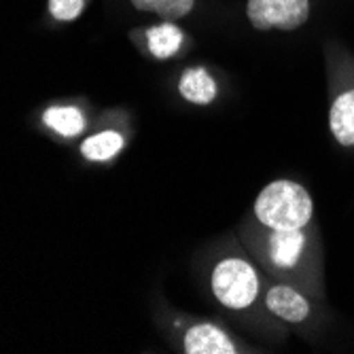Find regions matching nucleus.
<instances>
[{"label":"nucleus","mask_w":354,"mask_h":354,"mask_svg":"<svg viewBox=\"0 0 354 354\" xmlns=\"http://www.w3.org/2000/svg\"><path fill=\"white\" fill-rule=\"evenodd\" d=\"M234 232L266 274L327 301L323 234L306 185L293 178L268 183Z\"/></svg>","instance_id":"f257e3e1"},{"label":"nucleus","mask_w":354,"mask_h":354,"mask_svg":"<svg viewBox=\"0 0 354 354\" xmlns=\"http://www.w3.org/2000/svg\"><path fill=\"white\" fill-rule=\"evenodd\" d=\"M198 270L210 301L223 312L254 333L276 342L286 339L291 329L276 320L263 304L266 270L252 259L236 232L206 248Z\"/></svg>","instance_id":"f03ea898"},{"label":"nucleus","mask_w":354,"mask_h":354,"mask_svg":"<svg viewBox=\"0 0 354 354\" xmlns=\"http://www.w3.org/2000/svg\"><path fill=\"white\" fill-rule=\"evenodd\" d=\"M157 325L176 352L183 354H254L261 352L232 333L221 320L202 318L162 306L157 312Z\"/></svg>","instance_id":"7ed1b4c3"},{"label":"nucleus","mask_w":354,"mask_h":354,"mask_svg":"<svg viewBox=\"0 0 354 354\" xmlns=\"http://www.w3.org/2000/svg\"><path fill=\"white\" fill-rule=\"evenodd\" d=\"M263 304L276 320H280L291 331H297L306 339H314L331 323L333 316L327 308V301L310 295L297 284L274 278L270 274H266Z\"/></svg>","instance_id":"20e7f679"},{"label":"nucleus","mask_w":354,"mask_h":354,"mask_svg":"<svg viewBox=\"0 0 354 354\" xmlns=\"http://www.w3.org/2000/svg\"><path fill=\"white\" fill-rule=\"evenodd\" d=\"M329 132L342 149H354V55L337 41L325 45Z\"/></svg>","instance_id":"39448f33"},{"label":"nucleus","mask_w":354,"mask_h":354,"mask_svg":"<svg viewBox=\"0 0 354 354\" xmlns=\"http://www.w3.org/2000/svg\"><path fill=\"white\" fill-rule=\"evenodd\" d=\"M244 13L248 24L259 32H293L308 24L312 0H246Z\"/></svg>","instance_id":"423d86ee"},{"label":"nucleus","mask_w":354,"mask_h":354,"mask_svg":"<svg viewBox=\"0 0 354 354\" xmlns=\"http://www.w3.org/2000/svg\"><path fill=\"white\" fill-rule=\"evenodd\" d=\"M134 41L145 49V53L153 59H170L178 55L187 43V35L183 28L176 26V21L162 19L155 26H147L134 35Z\"/></svg>","instance_id":"0eeeda50"},{"label":"nucleus","mask_w":354,"mask_h":354,"mask_svg":"<svg viewBox=\"0 0 354 354\" xmlns=\"http://www.w3.org/2000/svg\"><path fill=\"white\" fill-rule=\"evenodd\" d=\"M127 140H130L127 127L106 125L81 140L79 155L89 164H109L121 155V151L127 147Z\"/></svg>","instance_id":"6e6552de"},{"label":"nucleus","mask_w":354,"mask_h":354,"mask_svg":"<svg viewBox=\"0 0 354 354\" xmlns=\"http://www.w3.org/2000/svg\"><path fill=\"white\" fill-rule=\"evenodd\" d=\"M41 123L43 127L59 138H77L87 130V111L77 104V102H62V104H51L41 113Z\"/></svg>","instance_id":"1a4fd4ad"},{"label":"nucleus","mask_w":354,"mask_h":354,"mask_svg":"<svg viewBox=\"0 0 354 354\" xmlns=\"http://www.w3.org/2000/svg\"><path fill=\"white\" fill-rule=\"evenodd\" d=\"M178 95L196 106H208L218 98V83L204 66H189L180 73L176 83Z\"/></svg>","instance_id":"9d476101"},{"label":"nucleus","mask_w":354,"mask_h":354,"mask_svg":"<svg viewBox=\"0 0 354 354\" xmlns=\"http://www.w3.org/2000/svg\"><path fill=\"white\" fill-rule=\"evenodd\" d=\"M196 3L198 0H130V5L136 11L168 21H178L191 15V11L196 9Z\"/></svg>","instance_id":"9b49d317"},{"label":"nucleus","mask_w":354,"mask_h":354,"mask_svg":"<svg viewBox=\"0 0 354 354\" xmlns=\"http://www.w3.org/2000/svg\"><path fill=\"white\" fill-rule=\"evenodd\" d=\"M89 5V0H47V13L57 24L77 21Z\"/></svg>","instance_id":"f8f14e48"}]
</instances>
